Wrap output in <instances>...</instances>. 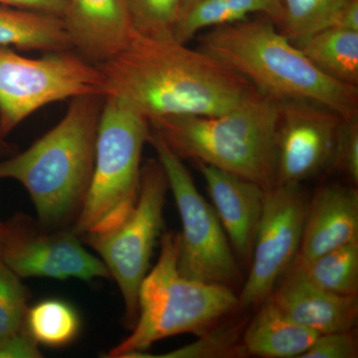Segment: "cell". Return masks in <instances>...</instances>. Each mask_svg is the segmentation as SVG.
<instances>
[{
	"mask_svg": "<svg viewBox=\"0 0 358 358\" xmlns=\"http://www.w3.org/2000/svg\"><path fill=\"white\" fill-rule=\"evenodd\" d=\"M329 28L358 31V0H338L331 14Z\"/></svg>",
	"mask_w": 358,
	"mask_h": 358,
	"instance_id": "30",
	"label": "cell"
},
{
	"mask_svg": "<svg viewBox=\"0 0 358 358\" xmlns=\"http://www.w3.org/2000/svg\"><path fill=\"white\" fill-rule=\"evenodd\" d=\"M280 100L257 92L217 115H178L150 122L181 159L201 162L270 192L275 179Z\"/></svg>",
	"mask_w": 358,
	"mask_h": 358,
	"instance_id": "4",
	"label": "cell"
},
{
	"mask_svg": "<svg viewBox=\"0 0 358 358\" xmlns=\"http://www.w3.org/2000/svg\"><path fill=\"white\" fill-rule=\"evenodd\" d=\"M253 13L268 16L277 27L282 18V0H199L183 11L174 39L187 44L203 29L239 22Z\"/></svg>",
	"mask_w": 358,
	"mask_h": 358,
	"instance_id": "20",
	"label": "cell"
},
{
	"mask_svg": "<svg viewBox=\"0 0 358 358\" xmlns=\"http://www.w3.org/2000/svg\"><path fill=\"white\" fill-rule=\"evenodd\" d=\"M39 345L23 327L16 333L0 338V358H40Z\"/></svg>",
	"mask_w": 358,
	"mask_h": 358,
	"instance_id": "29",
	"label": "cell"
},
{
	"mask_svg": "<svg viewBox=\"0 0 358 358\" xmlns=\"http://www.w3.org/2000/svg\"><path fill=\"white\" fill-rule=\"evenodd\" d=\"M4 232H6V222H2V221H0V245L2 243Z\"/></svg>",
	"mask_w": 358,
	"mask_h": 358,
	"instance_id": "33",
	"label": "cell"
},
{
	"mask_svg": "<svg viewBox=\"0 0 358 358\" xmlns=\"http://www.w3.org/2000/svg\"><path fill=\"white\" fill-rule=\"evenodd\" d=\"M134 31L159 39H174L185 0H126Z\"/></svg>",
	"mask_w": 358,
	"mask_h": 358,
	"instance_id": "24",
	"label": "cell"
},
{
	"mask_svg": "<svg viewBox=\"0 0 358 358\" xmlns=\"http://www.w3.org/2000/svg\"><path fill=\"white\" fill-rule=\"evenodd\" d=\"M25 327L39 345L64 348L79 336L81 320L67 301L48 299L28 308Z\"/></svg>",
	"mask_w": 358,
	"mask_h": 358,
	"instance_id": "22",
	"label": "cell"
},
{
	"mask_svg": "<svg viewBox=\"0 0 358 358\" xmlns=\"http://www.w3.org/2000/svg\"><path fill=\"white\" fill-rule=\"evenodd\" d=\"M178 256V234L164 233L159 260L141 285L136 324L107 357L131 358L178 334L200 336L238 310L232 288L188 279L179 272Z\"/></svg>",
	"mask_w": 358,
	"mask_h": 358,
	"instance_id": "5",
	"label": "cell"
},
{
	"mask_svg": "<svg viewBox=\"0 0 358 358\" xmlns=\"http://www.w3.org/2000/svg\"><path fill=\"white\" fill-rule=\"evenodd\" d=\"M289 271L331 293L357 296L358 241L327 252L305 265L293 266Z\"/></svg>",
	"mask_w": 358,
	"mask_h": 358,
	"instance_id": "21",
	"label": "cell"
},
{
	"mask_svg": "<svg viewBox=\"0 0 358 358\" xmlns=\"http://www.w3.org/2000/svg\"><path fill=\"white\" fill-rule=\"evenodd\" d=\"M333 169H338L358 182V117L343 120L336 145Z\"/></svg>",
	"mask_w": 358,
	"mask_h": 358,
	"instance_id": "27",
	"label": "cell"
},
{
	"mask_svg": "<svg viewBox=\"0 0 358 358\" xmlns=\"http://www.w3.org/2000/svg\"><path fill=\"white\" fill-rule=\"evenodd\" d=\"M282 315L319 334L352 331L358 315L357 296H341L288 271L267 299Z\"/></svg>",
	"mask_w": 358,
	"mask_h": 358,
	"instance_id": "16",
	"label": "cell"
},
{
	"mask_svg": "<svg viewBox=\"0 0 358 358\" xmlns=\"http://www.w3.org/2000/svg\"><path fill=\"white\" fill-rule=\"evenodd\" d=\"M105 93L102 71L75 51L29 58L0 47V131L6 138L52 103Z\"/></svg>",
	"mask_w": 358,
	"mask_h": 358,
	"instance_id": "7",
	"label": "cell"
},
{
	"mask_svg": "<svg viewBox=\"0 0 358 358\" xmlns=\"http://www.w3.org/2000/svg\"><path fill=\"white\" fill-rule=\"evenodd\" d=\"M29 292L21 278L0 258V338L25 327Z\"/></svg>",
	"mask_w": 358,
	"mask_h": 358,
	"instance_id": "26",
	"label": "cell"
},
{
	"mask_svg": "<svg viewBox=\"0 0 358 358\" xmlns=\"http://www.w3.org/2000/svg\"><path fill=\"white\" fill-rule=\"evenodd\" d=\"M0 258L21 279L40 277L91 282L110 278L103 261L89 253L72 230H45L38 222L21 214L6 222Z\"/></svg>",
	"mask_w": 358,
	"mask_h": 358,
	"instance_id": "11",
	"label": "cell"
},
{
	"mask_svg": "<svg viewBox=\"0 0 358 358\" xmlns=\"http://www.w3.org/2000/svg\"><path fill=\"white\" fill-rule=\"evenodd\" d=\"M343 120L338 113L310 101H280L275 185L301 183L333 169Z\"/></svg>",
	"mask_w": 358,
	"mask_h": 358,
	"instance_id": "12",
	"label": "cell"
},
{
	"mask_svg": "<svg viewBox=\"0 0 358 358\" xmlns=\"http://www.w3.org/2000/svg\"><path fill=\"white\" fill-rule=\"evenodd\" d=\"M320 334L296 324L266 300L245 327L242 345L247 355L301 358Z\"/></svg>",
	"mask_w": 358,
	"mask_h": 358,
	"instance_id": "17",
	"label": "cell"
},
{
	"mask_svg": "<svg viewBox=\"0 0 358 358\" xmlns=\"http://www.w3.org/2000/svg\"><path fill=\"white\" fill-rule=\"evenodd\" d=\"M199 49L277 100H305L343 119L358 117V88L320 72L268 16L216 26L200 35Z\"/></svg>",
	"mask_w": 358,
	"mask_h": 358,
	"instance_id": "3",
	"label": "cell"
},
{
	"mask_svg": "<svg viewBox=\"0 0 358 358\" xmlns=\"http://www.w3.org/2000/svg\"><path fill=\"white\" fill-rule=\"evenodd\" d=\"M148 143L166 173L182 224L178 234L179 272L188 279L233 289L240 284L241 272L215 209L200 194L183 159L152 129Z\"/></svg>",
	"mask_w": 358,
	"mask_h": 358,
	"instance_id": "8",
	"label": "cell"
},
{
	"mask_svg": "<svg viewBox=\"0 0 358 358\" xmlns=\"http://www.w3.org/2000/svg\"><path fill=\"white\" fill-rule=\"evenodd\" d=\"M246 320H235L225 324H215L200 334L199 338L190 345L160 355L159 358H226L246 357L242 336Z\"/></svg>",
	"mask_w": 358,
	"mask_h": 358,
	"instance_id": "23",
	"label": "cell"
},
{
	"mask_svg": "<svg viewBox=\"0 0 358 358\" xmlns=\"http://www.w3.org/2000/svg\"><path fill=\"white\" fill-rule=\"evenodd\" d=\"M358 343L352 331L320 334L301 358H357Z\"/></svg>",
	"mask_w": 358,
	"mask_h": 358,
	"instance_id": "28",
	"label": "cell"
},
{
	"mask_svg": "<svg viewBox=\"0 0 358 358\" xmlns=\"http://www.w3.org/2000/svg\"><path fill=\"white\" fill-rule=\"evenodd\" d=\"M338 0H282V14L278 30L293 41L327 29Z\"/></svg>",
	"mask_w": 358,
	"mask_h": 358,
	"instance_id": "25",
	"label": "cell"
},
{
	"mask_svg": "<svg viewBox=\"0 0 358 358\" xmlns=\"http://www.w3.org/2000/svg\"><path fill=\"white\" fill-rule=\"evenodd\" d=\"M61 20L73 50L96 66L121 51L134 32L126 0H69Z\"/></svg>",
	"mask_w": 358,
	"mask_h": 358,
	"instance_id": "15",
	"label": "cell"
},
{
	"mask_svg": "<svg viewBox=\"0 0 358 358\" xmlns=\"http://www.w3.org/2000/svg\"><path fill=\"white\" fill-rule=\"evenodd\" d=\"M98 67L105 78V96L121 99L148 121L223 114L258 92L200 49L136 31L121 51Z\"/></svg>",
	"mask_w": 358,
	"mask_h": 358,
	"instance_id": "1",
	"label": "cell"
},
{
	"mask_svg": "<svg viewBox=\"0 0 358 358\" xmlns=\"http://www.w3.org/2000/svg\"><path fill=\"white\" fill-rule=\"evenodd\" d=\"M358 241V192L355 186H322L308 199L303 236L293 266Z\"/></svg>",
	"mask_w": 358,
	"mask_h": 358,
	"instance_id": "14",
	"label": "cell"
},
{
	"mask_svg": "<svg viewBox=\"0 0 358 358\" xmlns=\"http://www.w3.org/2000/svg\"><path fill=\"white\" fill-rule=\"evenodd\" d=\"M105 96L72 99L64 117L24 152L0 160V179L29 193L45 230L72 229L91 185Z\"/></svg>",
	"mask_w": 358,
	"mask_h": 358,
	"instance_id": "2",
	"label": "cell"
},
{
	"mask_svg": "<svg viewBox=\"0 0 358 358\" xmlns=\"http://www.w3.org/2000/svg\"><path fill=\"white\" fill-rule=\"evenodd\" d=\"M308 199L301 183L275 185L266 194L251 268L238 308L260 307L293 265L303 236Z\"/></svg>",
	"mask_w": 358,
	"mask_h": 358,
	"instance_id": "10",
	"label": "cell"
},
{
	"mask_svg": "<svg viewBox=\"0 0 358 358\" xmlns=\"http://www.w3.org/2000/svg\"><path fill=\"white\" fill-rule=\"evenodd\" d=\"M195 164L206 182L231 246L247 262L253 254L267 192L253 181L204 162Z\"/></svg>",
	"mask_w": 358,
	"mask_h": 358,
	"instance_id": "13",
	"label": "cell"
},
{
	"mask_svg": "<svg viewBox=\"0 0 358 358\" xmlns=\"http://www.w3.org/2000/svg\"><path fill=\"white\" fill-rule=\"evenodd\" d=\"M18 152H20V148L6 141V136L0 131V159H7L11 155L17 154Z\"/></svg>",
	"mask_w": 358,
	"mask_h": 358,
	"instance_id": "32",
	"label": "cell"
},
{
	"mask_svg": "<svg viewBox=\"0 0 358 358\" xmlns=\"http://www.w3.org/2000/svg\"><path fill=\"white\" fill-rule=\"evenodd\" d=\"M0 47L43 53L74 51L61 18L1 3Z\"/></svg>",
	"mask_w": 358,
	"mask_h": 358,
	"instance_id": "18",
	"label": "cell"
},
{
	"mask_svg": "<svg viewBox=\"0 0 358 358\" xmlns=\"http://www.w3.org/2000/svg\"><path fill=\"white\" fill-rule=\"evenodd\" d=\"M169 182L157 159L141 167V188L133 211L117 227L84 236L119 286L124 303V324L133 329L138 320V292L150 271V259L164 227Z\"/></svg>",
	"mask_w": 358,
	"mask_h": 358,
	"instance_id": "9",
	"label": "cell"
},
{
	"mask_svg": "<svg viewBox=\"0 0 358 358\" xmlns=\"http://www.w3.org/2000/svg\"><path fill=\"white\" fill-rule=\"evenodd\" d=\"M196 1H199V0H185V9H183V11H185L188 6H192V4L195 3Z\"/></svg>",
	"mask_w": 358,
	"mask_h": 358,
	"instance_id": "34",
	"label": "cell"
},
{
	"mask_svg": "<svg viewBox=\"0 0 358 358\" xmlns=\"http://www.w3.org/2000/svg\"><path fill=\"white\" fill-rule=\"evenodd\" d=\"M291 42L320 72L357 87L358 31L329 28Z\"/></svg>",
	"mask_w": 358,
	"mask_h": 358,
	"instance_id": "19",
	"label": "cell"
},
{
	"mask_svg": "<svg viewBox=\"0 0 358 358\" xmlns=\"http://www.w3.org/2000/svg\"><path fill=\"white\" fill-rule=\"evenodd\" d=\"M69 0H0V3L31 9L62 18Z\"/></svg>",
	"mask_w": 358,
	"mask_h": 358,
	"instance_id": "31",
	"label": "cell"
},
{
	"mask_svg": "<svg viewBox=\"0 0 358 358\" xmlns=\"http://www.w3.org/2000/svg\"><path fill=\"white\" fill-rule=\"evenodd\" d=\"M152 128L128 103L106 96L96 143L95 167L83 209L72 227L78 236L117 227L136 206L141 154Z\"/></svg>",
	"mask_w": 358,
	"mask_h": 358,
	"instance_id": "6",
	"label": "cell"
}]
</instances>
